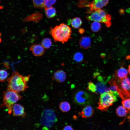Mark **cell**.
Segmentation results:
<instances>
[{"label":"cell","mask_w":130,"mask_h":130,"mask_svg":"<svg viewBox=\"0 0 130 130\" xmlns=\"http://www.w3.org/2000/svg\"><path fill=\"white\" fill-rule=\"evenodd\" d=\"M30 77V75L23 76L17 71L13 72L7 79V90L18 92L25 91L28 87L27 82Z\"/></svg>","instance_id":"6da1fadb"},{"label":"cell","mask_w":130,"mask_h":130,"mask_svg":"<svg viewBox=\"0 0 130 130\" xmlns=\"http://www.w3.org/2000/svg\"><path fill=\"white\" fill-rule=\"evenodd\" d=\"M54 41L64 44L71 38L72 31L71 28L64 23L51 28L49 32Z\"/></svg>","instance_id":"7a4b0ae2"},{"label":"cell","mask_w":130,"mask_h":130,"mask_svg":"<svg viewBox=\"0 0 130 130\" xmlns=\"http://www.w3.org/2000/svg\"><path fill=\"white\" fill-rule=\"evenodd\" d=\"M101 94L98 103V106L97 108L103 111H106L109 107L117 101V97L119 96L117 92L110 90Z\"/></svg>","instance_id":"3957f363"},{"label":"cell","mask_w":130,"mask_h":130,"mask_svg":"<svg viewBox=\"0 0 130 130\" xmlns=\"http://www.w3.org/2000/svg\"><path fill=\"white\" fill-rule=\"evenodd\" d=\"M3 105L7 108L8 113L12 112L13 105L18 101L21 99L22 96L19 92L7 90L3 92Z\"/></svg>","instance_id":"277c9868"},{"label":"cell","mask_w":130,"mask_h":130,"mask_svg":"<svg viewBox=\"0 0 130 130\" xmlns=\"http://www.w3.org/2000/svg\"><path fill=\"white\" fill-rule=\"evenodd\" d=\"M86 18L89 21L104 23L108 27H110L111 25V15L106 13L104 10L101 9L92 12L86 17Z\"/></svg>","instance_id":"5b68a950"},{"label":"cell","mask_w":130,"mask_h":130,"mask_svg":"<svg viewBox=\"0 0 130 130\" xmlns=\"http://www.w3.org/2000/svg\"><path fill=\"white\" fill-rule=\"evenodd\" d=\"M73 102L80 106L89 105L92 102L91 95L87 92L82 90H78L74 93L72 97Z\"/></svg>","instance_id":"8992f818"},{"label":"cell","mask_w":130,"mask_h":130,"mask_svg":"<svg viewBox=\"0 0 130 130\" xmlns=\"http://www.w3.org/2000/svg\"><path fill=\"white\" fill-rule=\"evenodd\" d=\"M56 115L53 111L46 110L44 111L40 120L41 124L43 126V130H49L57 121Z\"/></svg>","instance_id":"52a82bcc"},{"label":"cell","mask_w":130,"mask_h":130,"mask_svg":"<svg viewBox=\"0 0 130 130\" xmlns=\"http://www.w3.org/2000/svg\"><path fill=\"white\" fill-rule=\"evenodd\" d=\"M120 91L123 100L130 98V79L127 77L118 79L113 76Z\"/></svg>","instance_id":"ba28073f"},{"label":"cell","mask_w":130,"mask_h":130,"mask_svg":"<svg viewBox=\"0 0 130 130\" xmlns=\"http://www.w3.org/2000/svg\"><path fill=\"white\" fill-rule=\"evenodd\" d=\"M109 0H93L87 6L90 7L88 13H91L93 12L106 6L109 3Z\"/></svg>","instance_id":"9c48e42d"},{"label":"cell","mask_w":130,"mask_h":130,"mask_svg":"<svg viewBox=\"0 0 130 130\" xmlns=\"http://www.w3.org/2000/svg\"><path fill=\"white\" fill-rule=\"evenodd\" d=\"M12 112L13 115L14 116H21L24 117L26 116L24 107L19 104H15L13 105Z\"/></svg>","instance_id":"30bf717a"},{"label":"cell","mask_w":130,"mask_h":130,"mask_svg":"<svg viewBox=\"0 0 130 130\" xmlns=\"http://www.w3.org/2000/svg\"><path fill=\"white\" fill-rule=\"evenodd\" d=\"M33 55L36 56H40L44 54L45 50L44 48L41 45L34 44L32 45L30 47Z\"/></svg>","instance_id":"8fae6325"},{"label":"cell","mask_w":130,"mask_h":130,"mask_svg":"<svg viewBox=\"0 0 130 130\" xmlns=\"http://www.w3.org/2000/svg\"><path fill=\"white\" fill-rule=\"evenodd\" d=\"M43 15L39 12H36L22 20L24 22L32 21L36 23L38 22L43 18Z\"/></svg>","instance_id":"7c38bea8"},{"label":"cell","mask_w":130,"mask_h":130,"mask_svg":"<svg viewBox=\"0 0 130 130\" xmlns=\"http://www.w3.org/2000/svg\"><path fill=\"white\" fill-rule=\"evenodd\" d=\"M94 112L92 107L90 106L87 105L84 107L81 112L79 113L78 115L83 118L90 117L93 115Z\"/></svg>","instance_id":"4fadbf2b"},{"label":"cell","mask_w":130,"mask_h":130,"mask_svg":"<svg viewBox=\"0 0 130 130\" xmlns=\"http://www.w3.org/2000/svg\"><path fill=\"white\" fill-rule=\"evenodd\" d=\"M107 81L104 80L99 81V82L96 84V91L95 93L97 94H101L109 91V88H108L106 85Z\"/></svg>","instance_id":"5bb4252c"},{"label":"cell","mask_w":130,"mask_h":130,"mask_svg":"<svg viewBox=\"0 0 130 130\" xmlns=\"http://www.w3.org/2000/svg\"><path fill=\"white\" fill-rule=\"evenodd\" d=\"M128 74L127 70L122 66L115 71V74L113 76L118 79H122L127 78Z\"/></svg>","instance_id":"9a60e30c"},{"label":"cell","mask_w":130,"mask_h":130,"mask_svg":"<svg viewBox=\"0 0 130 130\" xmlns=\"http://www.w3.org/2000/svg\"><path fill=\"white\" fill-rule=\"evenodd\" d=\"M54 77L57 82L62 83L64 82L66 78L65 72L62 70H58L55 72L54 74Z\"/></svg>","instance_id":"2e32d148"},{"label":"cell","mask_w":130,"mask_h":130,"mask_svg":"<svg viewBox=\"0 0 130 130\" xmlns=\"http://www.w3.org/2000/svg\"><path fill=\"white\" fill-rule=\"evenodd\" d=\"M79 43L82 48L86 49L90 47L91 44V40L88 37L83 36L79 39Z\"/></svg>","instance_id":"e0dca14e"},{"label":"cell","mask_w":130,"mask_h":130,"mask_svg":"<svg viewBox=\"0 0 130 130\" xmlns=\"http://www.w3.org/2000/svg\"><path fill=\"white\" fill-rule=\"evenodd\" d=\"M108 82L110 85V87L109 88V91L110 90L113 91L117 92L120 97L121 96L120 91L114 78L113 77L110 81Z\"/></svg>","instance_id":"ac0fdd59"},{"label":"cell","mask_w":130,"mask_h":130,"mask_svg":"<svg viewBox=\"0 0 130 130\" xmlns=\"http://www.w3.org/2000/svg\"><path fill=\"white\" fill-rule=\"evenodd\" d=\"M129 110L123 106L120 105L116 109V112L117 115L120 117L126 116L128 114Z\"/></svg>","instance_id":"d6986e66"},{"label":"cell","mask_w":130,"mask_h":130,"mask_svg":"<svg viewBox=\"0 0 130 130\" xmlns=\"http://www.w3.org/2000/svg\"><path fill=\"white\" fill-rule=\"evenodd\" d=\"M70 24L75 29H78L81 26L82 21L81 19L78 17L73 18L70 20Z\"/></svg>","instance_id":"ffe728a7"},{"label":"cell","mask_w":130,"mask_h":130,"mask_svg":"<svg viewBox=\"0 0 130 130\" xmlns=\"http://www.w3.org/2000/svg\"><path fill=\"white\" fill-rule=\"evenodd\" d=\"M45 14L47 18H51L54 17L56 14V11L54 7H52L45 9Z\"/></svg>","instance_id":"44dd1931"},{"label":"cell","mask_w":130,"mask_h":130,"mask_svg":"<svg viewBox=\"0 0 130 130\" xmlns=\"http://www.w3.org/2000/svg\"><path fill=\"white\" fill-rule=\"evenodd\" d=\"M59 107L60 110L63 112H67L71 109L70 104L66 101H64L60 103L59 105Z\"/></svg>","instance_id":"7402d4cb"},{"label":"cell","mask_w":130,"mask_h":130,"mask_svg":"<svg viewBox=\"0 0 130 130\" xmlns=\"http://www.w3.org/2000/svg\"><path fill=\"white\" fill-rule=\"evenodd\" d=\"M45 0H32L34 7L39 9H43L45 8Z\"/></svg>","instance_id":"603a6c76"},{"label":"cell","mask_w":130,"mask_h":130,"mask_svg":"<svg viewBox=\"0 0 130 130\" xmlns=\"http://www.w3.org/2000/svg\"><path fill=\"white\" fill-rule=\"evenodd\" d=\"M101 25L100 23L93 21L91 25V29L92 31L94 32H98L101 29Z\"/></svg>","instance_id":"cb8c5ba5"},{"label":"cell","mask_w":130,"mask_h":130,"mask_svg":"<svg viewBox=\"0 0 130 130\" xmlns=\"http://www.w3.org/2000/svg\"><path fill=\"white\" fill-rule=\"evenodd\" d=\"M52 42L51 40L48 38L44 39L42 41L41 45L46 49L49 48L51 46Z\"/></svg>","instance_id":"d4e9b609"},{"label":"cell","mask_w":130,"mask_h":130,"mask_svg":"<svg viewBox=\"0 0 130 130\" xmlns=\"http://www.w3.org/2000/svg\"><path fill=\"white\" fill-rule=\"evenodd\" d=\"M8 75L7 72L4 69H0V81L4 82L7 78Z\"/></svg>","instance_id":"484cf974"},{"label":"cell","mask_w":130,"mask_h":130,"mask_svg":"<svg viewBox=\"0 0 130 130\" xmlns=\"http://www.w3.org/2000/svg\"><path fill=\"white\" fill-rule=\"evenodd\" d=\"M74 59L75 61L77 62L81 61L83 58V56L82 53L80 52H77L74 55Z\"/></svg>","instance_id":"4316f807"},{"label":"cell","mask_w":130,"mask_h":130,"mask_svg":"<svg viewBox=\"0 0 130 130\" xmlns=\"http://www.w3.org/2000/svg\"><path fill=\"white\" fill-rule=\"evenodd\" d=\"M56 0H45V9L52 7L56 3Z\"/></svg>","instance_id":"83f0119b"},{"label":"cell","mask_w":130,"mask_h":130,"mask_svg":"<svg viewBox=\"0 0 130 130\" xmlns=\"http://www.w3.org/2000/svg\"><path fill=\"white\" fill-rule=\"evenodd\" d=\"M87 89L90 91L91 92L95 93L96 91V85L91 81H89L88 84V85Z\"/></svg>","instance_id":"f1b7e54d"},{"label":"cell","mask_w":130,"mask_h":130,"mask_svg":"<svg viewBox=\"0 0 130 130\" xmlns=\"http://www.w3.org/2000/svg\"><path fill=\"white\" fill-rule=\"evenodd\" d=\"M122 103L124 107L130 110V98L123 100L122 101Z\"/></svg>","instance_id":"f546056e"},{"label":"cell","mask_w":130,"mask_h":130,"mask_svg":"<svg viewBox=\"0 0 130 130\" xmlns=\"http://www.w3.org/2000/svg\"><path fill=\"white\" fill-rule=\"evenodd\" d=\"M63 130H73L71 126L69 125H67L64 127Z\"/></svg>","instance_id":"4dcf8cb0"},{"label":"cell","mask_w":130,"mask_h":130,"mask_svg":"<svg viewBox=\"0 0 130 130\" xmlns=\"http://www.w3.org/2000/svg\"><path fill=\"white\" fill-rule=\"evenodd\" d=\"M84 29L82 28H80L78 30V32L79 33L81 34L83 33L84 32Z\"/></svg>","instance_id":"1f68e13d"},{"label":"cell","mask_w":130,"mask_h":130,"mask_svg":"<svg viewBox=\"0 0 130 130\" xmlns=\"http://www.w3.org/2000/svg\"><path fill=\"white\" fill-rule=\"evenodd\" d=\"M128 72L130 75V65H129L128 66Z\"/></svg>","instance_id":"d6a6232c"},{"label":"cell","mask_w":130,"mask_h":130,"mask_svg":"<svg viewBox=\"0 0 130 130\" xmlns=\"http://www.w3.org/2000/svg\"><path fill=\"white\" fill-rule=\"evenodd\" d=\"M126 58L127 59H130V55L127 56L126 57Z\"/></svg>","instance_id":"836d02e7"},{"label":"cell","mask_w":130,"mask_h":130,"mask_svg":"<svg viewBox=\"0 0 130 130\" xmlns=\"http://www.w3.org/2000/svg\"><path fill=\"white\" fill-rule=\"evenodd\" d=\"M1 34L0 32V43L2 41V40L1 38Z\"/></svg>","instance_id":"e575fe53"},{"label":"cell","mask_w":130,"mask_h":130,"mask_svg":"<svg viewBox=\"0 0 130 130\" xmlns=\"http://www.w3.org/2000/svg\"></svg>","instance_id":"d590c367"},{"label":"cell","mask_w":130,"mask_h":130,"mask_svg":"<svg viewBox=\"0 0 130 130\" xmlns=\"http://www.w3.org/2000/svg\"></svg>","instance_id":"8d00e7d4"}]
</instances>
